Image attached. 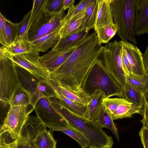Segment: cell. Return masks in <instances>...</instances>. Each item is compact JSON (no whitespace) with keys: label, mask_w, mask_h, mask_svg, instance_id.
Returning <instances> with one entry per match:
<instances>
[{"label":"cell","mask_w":148,"mask_h":148,"mask_svg":"<svg viewBox=\"0 0 148 148\" xmlns=\"http://www.w3.org/2000/svg\"><path fill=\"white\" fill-rule=\"evenodd\" d=\"M75 0H64L62 11H64L74 5Z\"/></svg>","instance_id":"f6af8a7d"},{"label":"cell","mask_w":148,"mask_h":148,"mask_svg":"<svg viewBox=\"0 0 148 148\" xmlns=\"http://www.w3.org/2000/svg\"><path fill=\"white\" fill-rule=\"evenodd\" d=\"M88 35L65 49L60 51L51 49L47 53L40 56V62L51 73L68 58Z\"/></svg>","instance_id":"4fadbf2b"},{"label":"cell","mask_w":148,"mask_h":148,"mask_svg":"<svg viewBox=\"0 0 148 148\" xmlns=\"http://www.w3.org/2000/svg\"><path fill=\"white\" fill-rule=\"evenodd\" d=\"M46 0H34L28 25V29L31 25L37 21L45 12V7Z\"/></svg>","instance_id":"d590c367"},{"label":"cell","mask_w":148,"mask_h":148,"mask_svg":"<svg viewBox=\"0 0 148 148\" xmlns=\"http://www.w3.org/2000/svg\"><path fill=\"white\" fill-rule=\"evenodd\" d=\"M14 64L22 85L27 92L30 99V105L34 108L38 101L44 97L38 90V81L27 70L17 64Z\"/></svg>","instance_id":"5bb4252c"},{"label":"cell","mask_w":148,"mask_h":148,"mask_svg":"<svg viewBox=\"0 0 148 148\" xmlns=\"http://www.w3.org/2000/svg\"><path fill=\"white\" fill-rule=\"evenodd\" d=\"M56 85L59 87L63 94L73 102L87 106L90 100V95L84 90L81 91H73L68 90L60 85Z\"/></svg>","instance_id":"484cf974"},{"label":"cell","mask_w":148,"mask_h":148,"mask_svg":"<svg viewBox=\"0 0 148 148\" xmlns=\"http://www.w3.org/2000/svg\"><path fill=\"white\" fill-rule=\"evenodd\" d=\"M143 119L141 120L143 125L148 127V105L147 104L144 99V111Z\"/></svg>","instance_id":"b9f144b4"},{"label":"cell","mask_w":148,"mask_h":148,"mask_svg":"<svg viewBox=\"0 0 148 148\" xmlns=\"http://www.w3.org/2000/svg\"><path fill=\"white\" fill-rule=\"evenodd\" d=\"M34 109L37 117L46 127L68 126L67 122L53 106L49 99L45 97L40 98Z\"/></svg>","instance_id":"30bf717a"},{"label":"cell","mask_w":148,"mask_h":148,"mask_svg":"<svg viewBox=\"0 0 148 148\" xmlns=\"http://www.w3.org/2000/svg\"><path fill=\"white\" fill-rule=\"evenodd\" d=\"M15 143V141L12 142H7L5 138L0 135V148H11Z\"/></svg>","instance_id":"7bdbcfd3"},{"label":"cell","mask_w":148,"mask_h":148,"mask_svg":"<svg viewBox=\"0 0 148 148\" xmlns=\"http://www.w3.org/2000/svg\"><path fill=\"white\" fill-rule=\"evenodd\" d=\"M135 0H111L110 7L117 34L123 41L137 44L134 32Z\"/></svg>","instance_id":"277c9868"},{"label":"cell","mask_w":148,"mask_h":148,"mask_svg":"<svg viewBox=\"0 0 148 148\" xmlns=\"http://www.w3.org/2000/svg\"><path fill=\"white\" fill-rule=\"evenodd\" d=\"M64 0H46L45 7V12L48 17H51L62 11Z\"/></svg>","instance_id":"e575fe53"},{"label":"cell","mask_w":148,"mask_h":148,"mask_svg":"<svg viewBox=\"0 0 148 148\" xmlns=\"http://www.w3.org/2000/svg\"><path fill=\"white\" fill-rule=\"evenodd\" d=\"M123 89L126 99L129 102L139 106H144L143 93L127 82Z\"/></svg>","instance_id":"4316f807"},{"label":"cell","mask_w":148,"mask_h":148,"mask_svg":"<svg viewBox=\"0 0 148 148\" xmlns=\"http://www.w3.org/2000/svg\"><path fill=\"white\" fill-rule=\"evenodd\" d=\"M86 8L62 26L60 31L61 38L83 31L86 18Z\"/></svg>","instance_id":"d6986e66"},{"label":"cell","mask_w":148,"mask_h":148,"mask_svg":"<svg viewBox=\"0 0 148 148\" xmlns=\"http://www.w3.org/2000/svg\"><path fill=\"white\" fill-rule=\"evenodd\" d=\"M120 41L122 50L132 66L133 73L139 75H148L143 63V54L139 49L128 41Z\"/></svg>","instance_id":"9a60e30c"},{"label":"cell","mask_w":148,"mask_h":148,"mask_svg":"<svg viewBox=\"0 0 148 148\" xmlns=\"http://www.w3.org/2000/svg\"><path fill=\"white\" fill-rule=\"evenodd\" d=\"M102 103L113 120L130 117L135 113L143 114L144 106H136L125 98H106Z\"/></svg>","instance_id":"9c48e42d"},{"label":"cell","mask_w":148,"mask_h":148,"mask_svg":"<svg viewBox=\"0 0 148 148\" xmlns=\"http://www.w3.org/2000/svg\"><path fill=\"white\" fill-rule=\"evenodd\" d=\"M97 90L104 92L107 98L116 96L125 99L123 88L108 73L99 56L92 67L84 90L90 95Z\"/></svg>","instance_id":"3957f363"},{"label":"cell","mask_w":148,"mask_h":148,"mask_svg":"<svg viewBox=\"0 0 148 148\" xmlns=\"http://www.w3.org/2000/svg\"><path fill=\"white\" fill-rule=\"evenodd\" d=\"M6 42L8 46L14 42L20 28V23H14L5 17Z\"/></svg>","instance_id":"836d02e7"},{"label":"cell","mask_w":148,"mask_h":148,"mask_svg":"<svg viewBox=\"0 0 148 148\" xmlns=\"http://www.w3.org/2000/svg\"><path fill=\"white\" fill-rule=\"evenodd\" d=\"M134 32L140 36L148 34V0H135Z\"/></svg>","instance_id":"2e32d148"},{"label":"cell","mask_w":148,"mask_h":148,"mask_svg":"<svg viewBox=\"0 0 148 148\" xmlns=\"http://www.w3.org/2000/svg\"><path fill=\"white\" fill-rule=\"evenodd\" d=\"M93 1L82 0L76 5H73L70 7L68 9L67 14L62 19V23L63 26L86 8Z\"/></svg>","instance_id":"1f68e13d"},{"label":"cell","mask_w":148,"mask_h":148,"mask_svg":"<svg viewBox=\"0 0 148 148\" xmlns=\"http://www.w3.org/2000/svg\"><path fill=\"white\" fill-rule=\"evenodd\" d=\"M94 121L101 128L106 127L110 130L117 141H119L117 127L102 103L96 112Z\"/></svg>","instance_id":"ffe728a7"},{"label":"cell","mask_w":148,"mask_h":148,"mask_svg":"<svg viewBox=\"0 0 148 148\" xmlns=\"http://www.w3.org/2000/svg\"><path fill=\"white\" fill-rule=\"evenodd\" d=\"M88 34V32L83 31L80 33L60 38L57 43L51 49L60 51L68 48L77 42Z\"/></svg>","instance_id":"83f0119b"},{"label":"cell","mask_w":148,"mask_h":148,"mask_svg":"<svg viewBox=\"0 0 148 148\" xmlns=\"http://www.w3.org/2000/svg\"><path fill=\"white\" fill-rule=\"evenodd\" d=\"M103 47L95 32L89 34L68 58L51 73L50 81L71 91L84 90L92 67Z\"/></svg>","instance_id":"6da1fadb"},{"label":"cell","mask_w":148,"mask_h":148,"mask_svg":"<svg viewBox=\"0 0 148 148\" xmlns=\"http://www.w3.org/2000/svg\"><path fill=\"white\" fill-rule=\"evenodd\" d=\"M11 148H16V140L15 141V143L14 145L12 146Z\"/></svg>","instance_id":"7dc6e473"},{"label":"cell","mask_w":148,"mask_h":148,"mask_svg":"<svg viewBox=\"0 0 148 148\" xmlns=\"http://www.w3.org/2000/svg\"><path fill=\"white\" fill-rule=\"evenodd\" d=\"M143 61L146 73L148 75V45L144 53L143 54Z\"/></svg>","instance_id":"ee69618b"},{"label":"cell","mask_w":148,"mask_h":148,"mask_svg":"<svg viewBox=\"0 0 148 148\" xmlns=\"http://www.w3.org/2000/svg\"><path fill=\"white\" fill-rule=\"evenodd\" d=\"M5 47L8 52L14 55L26 53L33 49L28 39L21 36H17L12 44Z\"/></svg>","instance_id":"cb8c5ba5"},{"label":"cell","mask_w":148,"mask_h":148,"mask_svg":"<svg viewBox=\"0 0 148 148\" xmlns=\"http://www.w3.org/2000/svg\"><path fill=\"white\" fill-rule=\"evenodd\" d=\"M143 98L144 100L148 105V88L143 93Z\"/></svg>","instance_id":"bcb514c9"},{"label":"cell","mask_w":148,"mask_h":148,"mask_svg":"<svg viewBox=\"0 0 148 148\" xmlns=\"http://www.w3.org/2000/svg\"><path fill=\"white\" fill-rule=\"evenodd\" d=\"M28 106L10 107L2 125L0 127V134L6 132L10 135L12 140L15 141L19 135L23 125L29 114L34 109L28 110Z\"/></svg>","instance_id":"ba28073f"},{"label":"cell","mask_w":148,"mask_h":148,"mask_svg":"<svg viewBox=\"0 0 148 148\" xmlns=\"http://www.w3.org/2000/svg\"><path fill=\"white\" fill-rule=\"evenodd\" d=\"M22 86L14 62L0 50L1 111L10 106L15 93Z\"/></svg>","instance_id":"5b68a950"},{"label":"cell","mask_w":148,"mask_h":148,"mask_svg":"<svg viewBox=\"0 0 148 148\" xmlns=\"http://www.w3.org/2000/svg\"><path fill=\"white\" fill-rule=\"evenodd\" d=\"M29 105H30V102L29 95L22 86L15 93L10 107L28 106Z\"/></svg>","instance_id":"8d00e7d4"},{"label":"cell","mask_w":148,"mask_h":148,"mask_svg":"<svg viewBox=\"0 0 148 148\" xmlns=\"http://www.w3.org/2000/svg\"><path fill=\"white\" fill-rule=\"evenodd\" d=\"M45 127L39 132L34 143L38 148H56V142L53 136V132Z\"/></svg>","instance_id":"d4e9b609"},{"label":"cell","mask_w":148,"mask_h":148,"mask_svg":"<svg viewBox=\"0 0 148 148\" xmlns=\"http://www.w3.org/2000/svg\"><path fill=\"white\" fill-rule=\"evenodd\" d=\"M81 148H82V147H81Z\"/></svg>","instance_id":"c3c4849f"},{"label":"cell","mask_w":148,"mask_h":148,"mask_svg":"<svg viewBox=\"0 0 148 148\" xmlns=\"http://www.w3.org/2000/svg\"><path fill=\"white\" fill-rule=\"evenodd\" d=\"M63 26L62 23L54 31L49 34L31 42L33 49L36 51L45 52L54 47L60 38V30Z\"/></svg>","instance_id":"e0dca14e"},{"label":"cell","mask_w":148,"mask_h":148,"mask_svg":"<svg viewBox=\"0 0 148 148\" xmlns=\"http://www.w3.org/2000/svg\"><path fill=\"white\" fill-rule=\"evenodd\" d=\"M127 82L143 93L148 88V75H141L133 73L125 74Z\"/></svg>","instance_id":"f546056e"},{"label":"cell","mask_w":148,"mask_h":148,"mask_svg":"<svg viewBox=\"0 0 148 148\" xmlns=\"http://www.w3.org/2000/svg\"><path fill=\"white\" fill-rule=\"evenodd\" d=\"M65 16L64 12H62L54 16L46 17L40 19L28 29V39L32 42L51 32L62 23Z\"/></svg>","instance_id":"7c38bea8"},{"label":"cell","mask_w":148,"mask_h":148,"mask_svg":"<svg viewBox=\"0 0 148 148\" xmlns=\"http://www.w3.org/2000/svg\"><path fill=\"white\" fill-rule=\"evenodd\" d=\"M139 135L143 148H148V127L143 125Z\"/></svg>","instance_id":"ab89813d"},{"label":"cell","mask_w":148,"mask_h":148,"mask_svg":"<svg viewBox=\"0 0 148 148\" xmlns=\"http://www.w3.org/2000/svg\"><path fill=\"white\" fill-rule=\"evenodd\" d=\"M49 99L67 123L85 137L88 142L89 148L112 147L114 143L112 137L94 121L87 120L82 116L71 114L57 98H51Z\"/></svg>","instance_id":"7a4b0ae2"},{"label":"cell","mask_w":148,"mask_h":148,"mask_svg":"<svg viewBox=\"0 0 148 148\" xmlns=\"http://www.w3.org/2000/svg\"><path fill=\"white\" fill-rule=\"evenodd\" d=\"M38 88L40 92L44 97L48 99L57 98L55 89L50 79L38 82Z\"/></svg>","instance_id":"d6a6232c"},{"label":"cell","mask_w":148,"mask_h":148,"mask_svg":"<svg viewBox=\"0 0 148 148\" xmlns=\"http://www.w3.org/2000/svg\"><path fill=\"white\" fill-rule=\"evenodd\" d=\"M121 56L123 66L125 74H129L133 73L132 66L123 51L122 48L121 52Z\"/></svg>","instance_id":"60d3db41"},{"label":"cell","mask_w":148,"mask_h":148,"mask_svg":"<svg viewBox=\"0 0 148 148\" xmlns=\"http://www.w3.org/2000/svg\"><path fill=\"white\" fill-rule=\"evenodd\" d=\"M0 50L15 63L24 68L33 75L38 82L50 79V72L41 64L39 61L40 56L39 52L33 49L27 52L16 55L8 52L3 46L1 47Z\"/></svg>","instance_id":"52a82bcc"},{"label":"cell","mask_w":148,"mask_h":148,"mask_svg":"<svg viewBox=\"0 0 148 148\" xmlns=\"http://www.w3.org/2000/svg\"><path fill=\"white\" fill-rule=\"evenodd\" d=\"M5 17L0 13V42L5 47L8 46L6 42V34L4 21Z\"/></svg>","instance_id":"f35d334b"},{"label":"cell","mask_w":148,"mask_h":148,"mask_svg":"<svg viewBox=\"0 0 148 148\" xmlns=\"http://www.w3.org/2000/svg\"><path fill=\"white\" fill-rule=\"evenodd\" d=\"M90 96V100L82 116L87 120L94 121L97 110L101 104L102 100L106 97L104 93L100 90H95Z\"/></svg>","instance_id":"44dd1931"},{"label":"cell","mask_w":148,"mask_h":148,"mask_svg":"<svg viewBox=\"0 0 148 148\" xmlns=\"http://www.w3.org/2000/svg\"><path fill=\"white\" fill-rule=\"evenodd\" d=\"M122 48L120 41L111 42L103 46L99 57L108 73L123 88L127 82L121 56Z\"/></svg>","instance_id":"8992f818"},{"label":"cell","mask_w":148,"mask_h":148,"mask_svg":"<svg viewBox=\"0 0 148 148\" xmlns=\"http://www.w3.org/2000/svg\"><path fill=\"white\" fill-rule=\"evenodd\" d=\"M68 126H51L48 127L52 132L57 131L63 132L75 140L80 146L81 147L86 148L88 147L87 140L79 132L73 128L69 124Z\"/></svg>","instance_id":"603a6c76"},{"label":"cell","mask_w":148,"mask_h":148,"mask_svg":"<svg viewBox=\"0 0 148 148\" xmlns=\"http://www.w3.org/2000/svg\"><path fill=\"white\" fill-rule=\"evenodd\" d=\"M111 0H97L98 9L94 29L95 32L101 27L114 23L110 7Z\"/></svg>","instance_id":"ac0fdd59"},{"label":"cell","mask_w":148,"mask_h":148,"mask_svg":"<svg viewBox=\"0 0 148 148\" xmlns=\"http://www.w3.org/2000/svg\"><path fill=\"white\" fill-rule=\"evenodd\" d=\"M31 10L24 16L22 21L20 22V28L17 35L28 38L27 32L28 25L31 14Z\"/></svg>","instance_id":"74e56055"},{"label":"cell","mask_w":148,"mask_h":148,"mask_svg":"<svg viewBox=\"0 0 148 148\" xmlns=\"http://www.w3.org/2000/svg\"><path fill=\"white\" fill-rule=\"evenodd\" d=\"M57 96L60 102L72 114L82 116L85 112L87 106L73 102L62 94L58 86L52 82Z\"/></svg>","instance_id":"7402d4cb"},{"label":"cell","mask_w":148,"mask_h":148,"mask_svg":"<svg viewBox=\"0 0 148 148\" xmlns=\"http://www.w3.org/2000/svg\"><path fill=\"white\" fill-rule=\"evenodd\" d=\"M117 30L114 24H109L98 29L95 32L101 44L107 43L117 33Z\"/></svg>","instance_id":"4dcf8cb0"},{"label":"cell","mask_w":148,"mask_h":148,"mask_svg":"<svg viewBox=\"0 0 148 148\" xmlns=\"http://www.w3.org/2000/svg\"><path fill=\"white\" fill-rule=\"evenodd\" d=\"M45 127L37 117L29 115L16 140V148H38L34 140L39 132Z\"/></svg>","instance_id":"8fae6325"},{"label":"cell","mask_w":148,"mask_h":148,"mask_svg":"<svg viewBox=\"0 0 148 148\" xmlns=\"http://www.w3.org/2000/svg\"><path fill=\"white\" fill-rule=\"evenodd\" d=\"M86 9V18L83 31L89 32L94 28L97 18L98 5L97 0H93Z\"/></svg>","instance_id":"f1b7e54d"}]
</instances>
